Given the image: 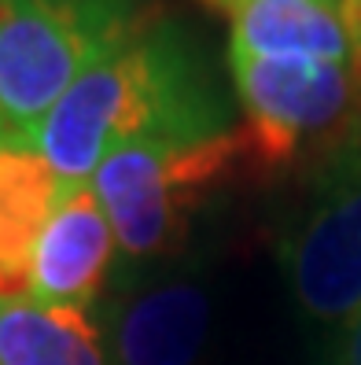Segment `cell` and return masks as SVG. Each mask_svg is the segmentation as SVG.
<instances>
[{"label":"cell","instance_id":"obj_1","mask_svg":"<svg viewBox=\"0 0 361 365\" xmlns=\"http://www.w3.org/2000/svg\"><path fill=\"white\" fill-rule=\"evenodd\" d=\"M232 130V103L206 48L184 23L147 11L137 30L96 59L33 137L59 200L89 188L96 166L130 144H196Z\"/></svg>","mask_w":361,"mask_h":365},{"label":"cell","instance_id":"obj_2","mask_svg":"<svg viewBox=\"0 0 361 365\" xmlns=\"http://www.w3.org/2000/svg\"><path fill=\"white\" fill-rule=\"evenodd\" d=\"M147 11L140 0H0V148H33L63 93Z\"/></svg>","mask_w":361,"mask_h":365},{"label":"cell","instance_id":"obj_3","mask_svg":"<svg viewBox=\"0 0 361 365\" xmlns=\"http://www.w3.org/2000/svg\"><path fill=\"white\" fill-rule=\"evenodd\" d=\"M244 159H251L244 125L196 144H130L96 166L89 188L125 259H159L181 247L196 210Z\"/></svg>","mask_w":361,"mask_h":365},{"label":"cell","instance_id":"obj_4","mask_svg":"<svg viewBox=\"0 0 361 365\" xmlns=\"http://www.w3.org/2000/svg\"><path fill=\"white\" fill-rule=\"evenodd\" d=\"M229 71L244 107L251 163L284 170L306 148H328L361 111L357 63L258 59L229 52Z\"/></svg>","mask_w":361,"mask_h":365},{"label":"cell","instance_id":"obj_5","mask_svg":"<svg viewBox=\"0 0 361 365\" xmlns=\"http://www.w3.org/2000/svg\"><path fill=\"white\" fill-rule=\"evenodd\" d=\"M284 273L313 321L361 310V140L339 133L325 148L310 203L284 240Z\"/></svg>","mask_w":361,"mask_h":365},{"label":"cell","instance_id":"obj_6","mask_svg":"<svg viewBox=\"0 0 361 365\" xmlns=\"http://www.w3.org/2000/svg\"><path fill=\"white\" fill-rule=\"evenodd\" d=\"M210 329H214V295L203 277H162L115 307V365H199Z\"/></svg>","mask_w":361,"mask_h":365},{"label":"cell","instance_id":"obj_7","mask_svg":"<svg viewBox=\"0 0 361 365\" xmlns=\"http://www.w3.org/2000/svg\"><path fill=\"white\" fill-rule=\"evenodd\" d=\"M115 247V229L93 188L63 196L33 251L30 299L45 307H93L108 281Z\"/></svg>","mask_w":361,"mask_h":365},{"label":"cell","instance_id":"obj_8","mask_svg":"<svg viewBox=\"0 0 361 365\" xmlns=\"http://www.w3.org/2000/svg\"><path fill=\"white\" fill-rule=\"evenodd\" d=\"M229 52L258 59L354 63V41L339 8L321 0H236Z\"/></svg>","mask_w":361,"mask_h":365},{"label":"cell","instance_id":"obj_9","mask_svg":"<svg viewBox=\"0 0 361 365\" xmlns=\"http://www.w3.org/2000/svg\"><path fill=\"white\" fill-rule=\"evenodd\" d=\"M59 203V181L33 148H0V299H26L41 229Z\"/></svg>","mask_w":361,"mask_h":365},{"label":"cell","instance_id":"obj_10","mask_svg":"<svg viewBox=\"0 0 361 365\" xmlns=\"http://www.w3.org/2000/svg\"><path fill=\"white\" fill-rule=\"evenodd\" d=\"M0 365H108L85 310L0 299Z\"/></svg>","mask_w":361,"mask_h":365},{"label":"cell","instance_id":"obj_11","mask_svg":"<svg viewBox=\"0 0 361 365\" xmlns=\"http://www.w3.org/2000/svg\"><path fill=\"white\" fill-rule=\"evenodd\" d=\"M339 15H343L347 34L354 41V63L361 67V0H339Z\"/></svg>","mask_w":361,"mask_h":365},{"label":"cell","instance_id":"obj_12","mask_svg":"<svg viewBox=\"0 0 361 365\" xmlns=\"http://www.w3.org/2000/svg\"><path fill=\"white\" fill-rule=\"evenodd\" d=\"M343 365H361V310L350 317V329L343 339Z\"/></svg>","mask_w":361,"mask_h":365},{"label":"cell","instance_id":"obj_13","mask_svg":"<svg viewBox=\"0 0 361 365\" xmlns=\"http://www.w3.org/2000/svg\"><path fill=\"white\" fill-rule=\"evenodd\" d=\"M343 133H347V137H354V140H361V111H357V115L350 118V125H347Z\"/></svg>","mask_w":361,"mask_h":365},{"label":"cell","instance_id":"obj_14","mask_svg":"<svg viewBox=\"0 0 361 365\" xmlns=\"http://www.w3.org/2000/svg\"><path fill=\"white\" fill-rule=\"evenodd\" d=\"M203 4H210V8H221V11H232V8H236V0H203Z\"/></svg>","mask_w":361,"mask_h":365},{"label":"cell","instance_id":"obj_15","mask_svg":"<svg viewBox=\"0 0 361 365\" xmlns=\"http://www.w3.org/2000/svg\"><path fill=\"white\" fill-rule=\"evenodd\" d=\"M321 4H332V8H339V0H321Z\"/></svg>","mask_w":361,"mask_h":365}]
</instances>
